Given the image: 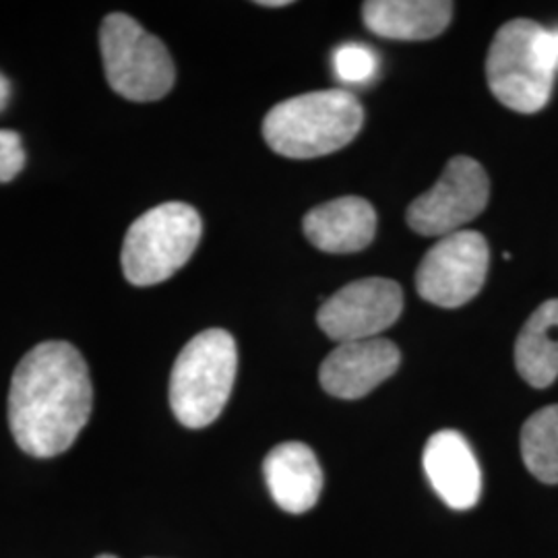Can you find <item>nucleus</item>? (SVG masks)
<instances>
[{
    "instance_id": "412c9836",
    "label": "nucleus",
    "mask_w": 558,
    "mask_h": 558,
    "mask_svg": "<svg viewBox=\"0 0 558 558\" xmlns=\"http://www.w3.org/2000/svg\"><path fill=\"white\" fill-rule=\"evenodd\" d=\"M553 32V40H555V50H557V62H558V27L550 29Z\"/></svg>"
},
{
    "instance_id": "6ab92c4d",
    "label": "nucleus",
    "mask_w": 558,
    "mask_h": 558,
    "mask_svg": "<svg viewBox=\"0 0 558 558\" xmlns=\"http://www.w3.org/2000/svg\"><path fill=\"white\" fill-rule=\"evenodd\" d=\"M9 98H11V83L0 73V112L7 108Z\"/></svg>"
},
{
    "instance_id": "ddd939ff",
    "label": "nucleus",
    "mask_w": 558,
    "mask_h": 558,
    "mask_svg": "<svg viewBox=\"0 0 558 558\" xmlns=\"http://www.w3.org/2000/svg\"><path fill=\"white\" fill-rule=\"evenodd\" d=\"M304 234L323 253L350 255L364 251L377 234V214L360 197L323 203L304 218Z\"/></svg>"
},
{
    "instance_id": "9b49d317",
    "label": "nucleus",
    "mask_w": 558,
    "mask_h": 558,
    "mask_svg": "<svg viewBox=\"0 0 558 558\" xmlns=\"http://www.w3.org/2000/svg\"><path fill=\"white\" fill-rule=\"evenodd\" d=\"M424 472L435 493L451 509L465 511L478 505L482 472L470 442L458 430H440L424 447Z\"/></svg>"
},
{
    "instance_id": "aec40b11",
    "label": "nucleus",
    "mask_w": 558,
    "mask_h": 558,
    "mask_svg": "<svg viewBox=\"0 0 558 558\" xmlns=\"http://www.w3.org/2000/svg\"><path fill=\"white\" fill-rule=\"evenodd\" d=\"M260 7H286V4H290L288 0H263L259 2Z\"/></svg>"
},
{
    "instance_id": "39448f33",
    "label": "nucleus",
    "mask_w": 558,
    "mask_h": 558,
    "mask_svg": "<svg viewBox=\"0 0 558 558\" xmlns=\"http://www.w3.org/2000/svg\"><path fill=\"white\" fill-rule=\"evenodd\" d=\"M203 223L195 207L163 203L133 221L122 244V271L147 288L172 278L199 246Z\"/></svg>"
},
{
    "instance_id": "dca6fc26",
    "label": "nucleus",
    "mask_w": 558,
    "mask_h": 558,
    "mask_svg": "<svg viewBox=\"0 0 558 558\" xmlns=\"http://www.w3.org/2000/svg\"><path fill=\"white\" fill-rule=\"evenodd\" d=\"M521 458L539 482L558 484V403L542 408L525 420Z\"/></svg>"
},
{
    "instance_id": "2eb2a0df",
    "label": "nucleus",
    "mask_w": 558,
    "mask_h": 558,
    "mask_svg": "<svg viewBox=\"0 0 558 558\" xmlns=\"http://www.w3.org/2000/svg\"><path fill=\"white\" fill-rule=\"evenodd\" d=\"M515 366L521 379L536 389L550 387L558 377V300L534 311L515 341Z\"/></svg>"
},
{
    "instance_id": "20e7f679",
    "label": "nucleus",
    "mask_w": 558,
    "mask_h": 558,
    "mask_svg": "<svg viewBox=\"0 0 558 558\" xmlns=\"http://www.w3.org/2000/svg\"><path fill=\"white\" fill-rule=\"evenodd\" d=\"M236 368V341L223 329H207L182 348L170 377V405L182 426L205 428L220 418Z\"/></svg>"
},
{
    "instance_id": "f8f14e48",
    "label": "nucleus",
    "mask_w": 558,
    "mask_h": 558,
    "mask_svg": "<svg viewBox=\"0 0 558 558\" xmlns=\"http://www.w3.org/2000/svg\"><path fill=\"white\" fill-rule=\"evenodd\" d=\"M265 482L279 509L300 515L311 511L323 490V470L315 451L304 442H281L263 463Z\"/></svg>"
},
{
    "instance_id": "6e6552de",
    "label": "nucleus",
    "mask_w": 558,
    "mask_h": 558,
    "mask_svg": "<svg viewBox=\"0 0 558 558\" xmlns=\"http://www.w3.org/2000/svg\"><path fill=\"white\" fill-rule=\"evenodd\" d=\"M488 195L490 182L484 168L468 156H458L445 166L439 182L410 205L408 223L422 236L456 234L486 209Z\"/></svg>"
},
{
    "instance_id": "9d476101",
    "label": "nucleus",
    "mask_w": 558,
    "mask_h": 558,
    "mask_svg": "<svg viewBox=\"0 0 558 558\" xmlns=\"http://www.w3.org/2000/svg\"><path fill=\"white\" fill-rule=\"evenodd\" d=\"M399 364V348L389 339L345 341L323 360L320 385L333 398H364L383 380L393 377Z\"/></svg>"
},
{
    "instance_id": "1a4fd4ad",
    "label": "nucleus",
    "mask_w": 558,
    "mask_h": 558,
    "mask_svg": "<svg viewBox=\"0 0 558 558\" xmlns=\"http://www.w3.org/2000/svg\"><path fill=\"white\" fill-rule=\"evenodd\" d=\"M403 292L393 279L366 278L343 286L320 304L317 323L339 343L379 338L399 319Z\"/></svg>"
},
{
    "instance_id": "423d86ee",
    "label": "nucleus",
    "mask_w": 558,
    "mask_h": 558,
    "mask_svg": "<svg viewBox=\"0 0 558 558\" xmlns=\"http://www.w3.org/2000/svg\"><path fill=\"white\" fill-rule=\"evenodd\" d=\"M100 48L106 80L122 98L156 101L170 94L177 80L172 57L133 17L108 15L101 23Z\"/></svg>"
},
{
    "instance_id": "4468645a",
    "label": "nucleus",
    "mask_w": 558,
    "mask_h": 558,
    "mask_svg": "<svg viewBox=\"0 0 558 558\" xmlns=\"http://www.w3.org/2000/svg\"><path fill=\"white\" fill-rule=\"evenodd\" d=\"M453 15L445 0H371L362 4L366 27L389 40H430L440 36Z\"/></svg>"
},
{
    "instance_id": "0eeeda50",
    "label": "nucleus",
    "mask_w": 558,
    "mask_h": 558,
    "mask_svg": "<svg viewBox=\"0 0 558 558\" xmlns=\"http://www.w3.org/2000/svg\"><path fill=\"white\" fill-rule=\"evenodd\" d=\"M490 263L486 239L474 230H459L426 253L416 271L420 296L440 306L459 308L478 296Z\"/></svg>"
},
{
    "instance_id": "f257e3e1",
    "label": "nucleus",
    "mask_w": 558,
    "mask_h": 558,
    "mask_svg": "<svg viewBox=\"0 0 558 558\" xmlns=\"http://www.w3.org/2000/svg\"><path fill=\"white\" fill-rule=\"evenodd\" d=\"M94 387L80 350L69 341H44L13 373L9 426L32 458L64 453L89 422Z\"/></svg>"
},
{
    "instance_id": "7ed1b4c3",
    "label": "nucleus",
    "mask_w": 558,
    "mask_h": 558,
    "mask_svg": "<svg viewBox=\"0 0 558 558\" xmlns=\"http://www.w3.org/2000/svg\"><path fill=\"white\" fill-rule=\"evenodd\" d=\"M557 71L553 32L536 21H509L490 44L486 59L490 92L515 112L542 110L550 100Z\"/></svg>"
},
{
    "instance_id": "f3484780",
    "label": "nucleus",
    "mask_w": 558,
    "mask_h": 558,
    "mask_svg": "<svg viewBox=\"0 0 558 558\" xmlns=\"http://www.w3.org/2000/svg\"><path fill=\"white\" fill-rule=\"evenodd\" d=\"M333 66L339 80L345 83H366L375 77L379 69V60L368 46L348 41L336 50Z\"/></svg>"
},
{
    "instance_id": "4be33fe9",
    "label": "nucleus",
    "mask_w": 558,
    "mask_h": 558,
    "mask_svg": "<svg viewBox=\"0 0 558 558\" xmlns=\"http://www.w3.org/2000/svg\"><path fill=\"white\" fill-rule=\"evenodd\" d=\"M96 558H119V557H114V555H100V557H96Z\"/></svg>"
},
{
    "instance_id": "f03ea898",
    "label": "nucleus",
    "mask_w": 558,
    "mask_h": 558,
    "mask_svg": "<svg viewBox=\"0 0 558 558\" xmlns=\"http://www.w3.org/2000/svg\"><path fill=\"white\" fill-rule=\"evenodd\" d=\"M364 110L343 89L308 92L281 101L263 120V137L283 158L311 160L338 151L359 135Z\"/></svg>"
},
{
    "instance_id": "a211bd4d",
    "label": "nucleus",
    "mask_w": 558,
    "mask_h": 558,
    "mask_svg": "<svg viewBox=\"0 0 558 558\" xmlns=\"http://www.w3.org/2000/svg\"><path fill=\"white\" fill-rule=\"evenodd\" d=\"M25 166V149L20 133L0 131V182L15 179Z\"/></svg>"
}]
</instances>
